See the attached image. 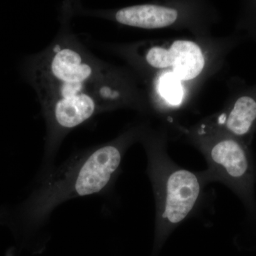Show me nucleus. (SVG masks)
<instances>
[{
  "mask_svg": "<svg viewBox=\"0 0 256 256\" xmlns=\"http://www.w3.org/2000/svg\"><path fill=\"white\" fill-rule=\"evenodd\" d=\"M146 124H132L109 142L76 152L58 166L42 168L18 212L24 233H42L52 213L65 202L110 192L126 152L139 142Z\"/></svg>",
  "mask_w": 256,
  "mask_h": 256,
  "instance_id": "1",
  "label": "nucleus"
},
{
  "mask_svg": "<svg viewBox=\"0 0 256 256\" xmlns=\"http://www.w3.org/2000/svg\"><path fill=\"white\" fill-rule=\"evenodd\" d=\"M232 45L228 38L192 36L112 44L109 50L126 62L139 82L169 72L194 98L218 73Z\"/></svg>",
  "mask_w": 256,
  "mask_h": 256,
  "instance_id": "2",
  "label": "nucleus"
},
{
  "mask_svg": "<svg viewBox=\"0 0 256 256\" xmlns=\"http://www.w3.org/2000/svg\"><path fill=\"white\" fill-rule=\"evenodd\" d=\"M139 142L146 151V173L156 201L154 252L156 255L175 229L200 208L207 184L202 172L190 171L172 160L164 129H154L146 124Z\"/></svg>",
  "mask_w": 256,
  "mask_h": 256,
  "instance_id": "3",
  "label": "nucleus"
},
{
  "mask_svg": "<svg viewBox=\"0 0 256 256\" xmlns=\"http://www.w3.org/2000/svg\"><path fill=\"white\" fill-rule=\"evenodd\" d=\"M60 28L54 41L32 60L31 80L35 90L60 86H84L121 76L128 68L99 60L70 30L74 15L63 9Z\"/></svg>",
  "mask_w": 256,
  "mask_h": 256,
  "instance_id": "4",
  "label": "nucleus"
},
{
  "mask_svg": "<svg viewBox=\"0 0 256 256\" xmlns=\"http://www.w3.org/2000/svg\"><path fill=\"white\" fill-rule=\"evenodd\" d=\"M173 127L204 156L208 168L202 173L207 184H224L252 204L254 170L246 144L224 132L208 117L188 127L180 124Z\"/></svg>",
  "mask_w": 256,
  "mask_h": 256,
  "instance_id": "5",
  "label": "nucleus"
},
{
  "mask_svg": "<svg viewBox=\"0 0 256 256\" xmlns=\"http://www.w3.org/2000/svg\"><path fill=\"white\" fill-rule=\"evenodd\" d=\"M74 15L102 18L142 30H186L193 36H210L218 13L214 5L202 0L152 2L117 9L87 10L72 4Z\"/></svg>",
  "mask_w": 256,
  "mask_h": 256,
  "instance_id": "6",
  "label": "nucleus"
},
{
  "mask_svg": "<svg viewBox=\"0 0 256 256\" xmlns=\"http://www.w3.org/2000/svg\"><path fill=\"white\" fill-rule=\"evenodd\" d=\"M208 118L224 132L248 146L256 127V88L234 96Z\"/></svg>",
  "mask_w": 256,
  "mask_h": 256,
  "instance_id": "7",
  "label": "nucleus"
}]
</instances>
